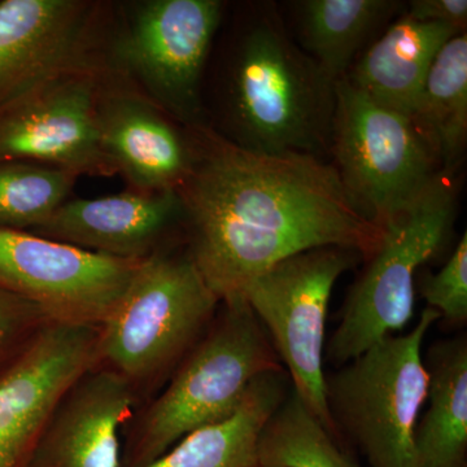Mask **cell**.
<instances>
[{
    "label": "cell",
    "mask_w": 467,
    "mask_h": 467,
    "mask_svg": "<svg viewBox=\"0 0 467 467\" xmlns=\"http://www.w3.org/2000/svg\"><path fill=\"white\" fill-rule=\"evenodd\" d=\"M220 304L190 254L153 252L98 330L99 358L128 380L152 376L192 346Z\"/></svg>",
    "instance_id": "obj_6"
},
{
    "label": "cell",
    "mask_w": 467,
    "mask_h": 467,
    "mask_svg": "<svg viewBox=\"0 0 467 467\" xmlns=\"http://www.w3.org/2000/svg\"><path fill=\"white\" fill-rule=\"evenodd\" d=\"M99 358L98 331L54 324L0 374V467H20L69 389Z\"/></svg>",
    "instance_id": "obj_12"
},
{
    "label": "cell",
    "mask_w": 467,
    "mask_h": 467,
    "mask_svg": "<svg viewBox=\"0 0 467 467\" xmlns=\"http://www.w3.org/2000/svg\"><path fill=\"white\" fill-rule=\"evenodd\" d=\"M292 391L261 431L259 467H359Z\"/></svg>",
    "instance_id": "obj_22"
},
{
    "label": "cell",
    "mask_w": 467,
    "mask_h": 467,
    "mask_svg": "<svg viewBox=\"0 0 467 467\" xmlns=\"http://www.w3.org/2000/svg\"><path fill=\"white\" fill-rule=\"evenodd\" d=\"M133 404L129 380L116 371L85 374L46 426L32 467H119V430Z\"/></svg>",
    "instance_id": "obj_16"
},
{
    "label": "cell",
    "mask_w": 467,
    "mask_h": 467,
    "mask_svg": "<svg viewBox=\"0 0 467 467\" xmlns=\"http://www.w3.org/2000/svg\"><path fill=\"white\" fill-rule=\"evenodd\" d=\"M441 319L427 308L404 335H391L326 377V400L371 467H418L416 429L426 402L422 344Z\"/></svg>",
    "instance_id": "obj_4"
},
{
    "label": "cell",
    "mask_w": 467,
    "mask_h": 467,
    "mask_svg": "<svg viewBox=\"0 0 467 467\" xmlns=\"http://www.w3.org/2000/svg\"><path fill=\"white\" fill-rule=\"evenodd\" d=\"M278 370L285 368L247 301L223 304L211 331L144 418L140 465L190 432L232 416L257 378Z\"/></svg>",
    "instance_id": "obj_5"
},
{
    "label": "cell",
    "mask_w": 467,
    "mask_h": 467,
    "mask_svg": "<svg viewBox=\"0 0 467 467\" xmlns=\"http://www.w3.org/2000/svg\"><path fill=\"white\" fill-rule=\"evenodd\" d=\"M359 259L339 247L300 252L261 273L244 294L294 392L335 438L339 431L326 400V322L335 284Z\"/></svg>",
    "instance_id": "obj_8"
},
{
    "label": "cell",
    "mask_w": 467,
    "mask_h": 467,
    "mask_svg": "<svg viewBox=\"0 0 467 467\" xmlns=\"http://www.w3.org/2000/svg\"><path fill=\"white\" fill-rule=\"evenodd\" d=\"M330 153L344 189L379 227L442 171L409 117L376 103L347 77L335 84Z\"/></svg>",
    "instance_id": "obj_7"
},
{
    "label": "cell",
    "mask_w": 467,
    "mask_h": 467,
    "mask_svg": "<svg viewBox=\"0 0 467 467\" xmlns=\"http://www.w3.org/2000/svg\"><path fill=\"white\" fill-rule=\"evenodd\" d=\"M287 379L285 370L257 378L232 416L190 432L140 467H259L261 431L287 398Z\"/></svg>",
    "instance_id": "obj_18"
},
{
    "label": "cell",
    "mask_w": 467,
    "mask_h": 467,
    "mask_svg": "<svg viewBox=\"0 0 467 467\" xmlns=\"http://www.w3.org/2000/svg\"><path fill=\"white\" fill-rule=\"evenodd\" d=\"M407 15L420 23H439L465 32L466 0H413L409 3Z\"/></svg>",
    "instance_id": "obj_25"
},
{
    "label": "cell",
    "mask_w": 467,
    "mask_h": 467,
    "mask_svg": "<svg viewBox=\"0 0 467 467\" xmlns=\"http://www.w3.org/2000/svg\"><path fill=\"white\" fill-rule=\"evenodd\" d=\"M296 9L299 46L337 84L371 36L401 7L392 0H303Z\"/></svg>",
    "instance_id": "obj_20"
},
{
    "label": "cell",
    "mask_w": 467,
    "mask_h": 467,
    "mask_svg": "<svg viewBox=\"0 0 467 467\" xmlns=\"http://www.w3.org/2000/svg\"><path fill=\"white\" fill-rule=\"evenodd\" d=\"M26 306H32L0 288V352L16 334Z\"/></svg>",
    "instance_id": "obj_26"
},
{
    "label": "cell",
    "mask_w": 467,
    "mask_h": 467,
    "mask_svg": "<svg viewBox=\"0 0 467 467\" xmlns=\"http://www.w3.org/2000/svg\"><path fill=\"white\" fill-rule=\"evenodd\" d=\"M461 33L402 15L355 61L347 79L376 103L410 119L436 55Z\"/></svg>",
    "instance_id": "obj_17"
},
{
    "label": "cell",
    "mask_w": 467,
    "mask_h": 467,
    "mask_svg": "<svg viewBox=\"0 0 467 467\" xmlns=\"http://www.w3.org/2000/svg\"><path fill=\"white\" fill-rule=\"evenodd\" d=\"M142 260L0 229V288L41 310L54 324L100 327Z\"/></svg>",
    "instance_id": "obj_11"
},
{
    "label": "cell",
    "mask_w": 467,
    "mask_h": 467,
    "mask_svg": "<svg viewBox=\"0 0 467 467\" xmlns=\"http://www.w3.org/2000/svg\"><path fill=\"white\" fill-rule=\"evenodd\" d=\"M189 130L192 168L178 193L190 256L221 304L244 300L261 273L300 252L339 247L368 260L379 247L382 227L359 211L331 162L252 152L208 125Z\"/></svg>",
    "instance_id": "obj_1"
},
{
    "label": "cell",
    "mask_w": 467,
    "mask_h": 467,
    "mask_svg": "<svg viewBox=\"0 0 467 467\" xmlns=\"http://www.w3.org/2000/svg\"><path fill=\"white\" fill-rule=\"evenodd\" d=\"M429 408L416 429L418 467H467V340H441L427 350Z\"/></svg>",
    "instance_id": "obj_19"
},
{
    "label": "cell",
    "mask_w": 467,
    "mask_h": 467,
    "mask_svg": "<svg viewBox=\"0 0 467 467\" xmlns=\"http://www.w3.org/2000/svg\"><path fill=\"white\" fill-rule=\"evenodd\" d=\"M410 121L442 171L451 174L467 135V36L457 34L442 46L430 67Z\"/></svg>",
    "instance_id": "obj_21"
},
{
    "label": "cell",
    "mask_w": 467,
    "mask_h": 467,
    "mask_svg": "<svg viewBox=\"0 0 467 467\" xmlns=\"http://www.w3.org/2000/svg\"><path fill=\"white\" fill-rule=\"evenodd\" d=\"M420 294L427 306L435 309L451 327L467 321V235L457 244L445 265L436 275L423 276Z\"/></svg>",
    "instance_id": "obj_24"
},
{
    "label": "cell",
    "mask_w": 467,
    "mask_h": 467,
    "mask_svg": "<svg viewBox=\"0 0 467 467\" xmlns=\"http://www.w3.org/2000/svg\"><path fill=\"white\" fill-rule=\"evenodd\" d=\"M175 122L110 64L98 100V129L104 153L129 190H178L189 177L192 137Z\"/></svg>",
    "instance_id": "obj_14"
},
{
    "label": "cell",
    "mask_w": 467,
    "mask_h": 467,
    "mask_svg": "<svg viewBox=\"0 0 467 467\" xmlns=\"http://www.w3.org/2000/svg\"><path fill=\"white\" fill-rule=\"evenodd\" d=\"M230 142L265 155L330 152L335 82L264 5L236 39L225 79Z\"/></svg>",
    "instance_id": "obj_2"
},
{
    "label": "cell",
    "mask_w": 467,
    "mask_h": 467,
    "mask_svg": "<svg viewBox=\"0 0 467 467\" xmlns=\"http://www.w3.org/2000/svg\"><path fill=\"white\" fill-rule=\"evenodd\" d=\"M451 173L441 171L407 208L384 223L379 247L353 285L325 358L343 367L413 317L417 273L450 241L457 208Z\"/></svg>",
    "instance_id": "obj_3"
},
{
    "label": "cell",
    "mask_w": 467,
    "mask_h": 467,
    "mask_svg": "<svg viewBox=\"0 0 467 467\" xmlns=\"http://www.w3.org/2000/svg\"><path fill=\"white\" fill-rule=\"evenodd\" d=\"M78 178L38 162L0 161V229L32 232L67 201Z\"/></svg>",
    "instance_id": "obj_23"
},
{
    "label": "cell",
    "mask_w": 467,
    "mask_h": 467,
    "mask_svg": "<svg viewBox=\"0 0 467 467\" xmlns=\"http://www.w3.org/2000/svg\"><path fill=\"white\" fill-rule=\"evenodd\" d=\"M110 69L109 55L46 77L0 106V161L21 160L112 177L101 147L98 100Z\"/></svg>",
    "instance_id": "obj_10"
},
{
    "label": "cell",
    "mask_w": 467,
    "mask_h": 467,
    "mask_svg": "<svg viewBox=\"0 0 467 467\" xmlns=\"http://www.w3.org/2000/svg\"><path fill=\"white\" fill-rule=\"evenodd\" d=\"M181 221L184 208L178 190L128 189L101 198L67 201L29 233L119 259H144Z\"/></svg>",
    "instance_id": "obj_15"
},
{
    "label": "cell",
    "mask_w": 467,
    "mask_h": 467,
    "mask_svg": "<svg viewBox=\"0 0 467 467\" xmlns=\"http://www.w3.org/2000/svg\"><path fill=\"white\" fill-rule=\"evenodd\" d=\"M99 9L84 0L0 2V106L46 77L106 55Z\"/></svg>",
    "instance_id": "obj_13"
},
{
    "label": "cell",
    "mask_w": 467,
    "mask_h": 467,
    "mask_svg": "<svg viewBox=\"0 0 467 467\" xmlns=\"http://www.w3.org/2000/svg\"><path fill=\"white\" fill-rule=\"evenodd\" d=\"M223 9L218 0L140 3L110 47L112 66L186 129L207 126L202 78Z\"/></svg>",
    "instance_id": "obj_9"
}]
</instances>
